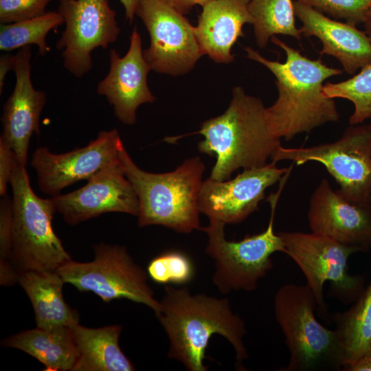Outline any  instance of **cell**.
<instances>
[{
	"label": "cell",
	"mask_w": 371,
	"mask_h": 371,
	"mask_svg": "<svg viewBox=\"0 0 371 371\" xmlns=\"http://www.w3.org/2000/svg\"><path fill=\"white\" fill-rule=\"evenodd\" d=\"M273 43L286 54L284 63L267 59L250 47L247 57L267 67L275 76L278 95L267 108L269 123L275 135L289 141L302 133H310L328 122H335L339 114L334 99L324 93V82L343 71L326 65L318 58L304 56L276 36Z\"/></svg>",
	"instance_id": "6da1fadb"
},
{
	"label": "cell",
	"mask_w": 371,
	"mask_h": 371,
	"mask_svg": "<svg viewBox=\"0 0 371 371\" xmlns=\"http://www.w3.org/2000/svg\"><path fill=\"white\" fill-rule=\"evenodd\" d=\"M156 315L169 339L168 357L189 371H207L205 352L211 337L218 334L232 346L239 363L249 357L244 344V320L232 311L227 298L192 294L188 288L166 286Z\"/></svg>",
	"instance_id": "7a4b0ae2"
},
{
	"label": "cell",
	"mask_w": 371,
	"mask_h": 371,
	"mask_svg": "<svg viewBox=\"0 0 371 371\" xmlns=\"http://www.w3.org/2000/svg\"><path fill=\"white\" fill-rule=\"evenodd\" d=\"M204 139L199 150L216 157L210 178L225 181L239 168L251 169L267 164L282 146L273 133L262 101L245 93L240 86L221 115L203 122L201 128L189 135Z\"/></svg>",
	"instance_id": "3957f363"
},
{
	"label": "cell",
	"mask_w": 371,
	"mask_h": 371,
	"mask_svg": "<svg viewBox=\"0 0 371 371\" xmlns=\"http://www.w3.org/2000/svg\"><path fill=\"white\" fill-rule=\"evenodd\" d=\"M119 161L138 198L139 227L161 225L180 233L200 229L199 196L205 165L199 157L188 158L165 173L139 168L124 147Z\"/></svg>",
	"instance_id": "277c9868"
},
{
	"label": "cell",
	"mask_w": 371,
	"mask_h": 371,
	"mask_svg": "<svg viewBox=\"0 0 371 371\" xmlns=\"http://www.w3.org/2000/svg\"><path fill=\"white\" fill-rule=\"evenodd\" d=\"M273 311L289 352L287 366L280 370H342L337 334L316 318V300L306 284L282 285L274 296Z\"/></svg>",
	"instance_id": "5b68a950"
},
{
	"label": "cell",
	"mask_w": 371,
	"mask_h": 371,
	"mask_svg": "<svg viewBox=\"0 0 371 371\" xmlns=\"http://www.w3.org/2000/svg\"><path fill=\"white\" fill-rule=\"evenodd\" d=\"M288 175L280 180V188L269 196L271 215L268 226L262 232L246 235L242 240H228L223 222L209 219L207 226L201 227L208 238L205 252L214 261L212 282L221 293L232 291H254L259 280L273 268L271 256L276 252L285 254L280 235L274 231L276 205Z\"/></svg>",
	"instance_id": "8992f818"
},
{
	"label": "cell",
	"mask_w": 371,
	"mask_h": 371,
	"mask_svg": "<svg viewBox=\"0 0 371 371\" xmlns=\"http://www.w3.org/2000/svg\"><path fill=\"white\" fill-rule=\"evenodd\" d=\"M12 190V258L18 274L24 271H56L71 260L52 227L56 212L52 199L36 194L25 166L16 164Z\"/></svg>",
	"instance_id": "52a82bcc"
},
{
	"label": "cell",
	"mask_w": 371,
	"mask_h": 371,
	"mask_svg": "<svg viewBox=\"0 0 371 371\" xmlns=\"http://www.w3.org/2000/svg\"><path fill=\"white\" fill-rule=\"evenodd\" d=\"M285 254L298 266L317 303V311L325 317L327 308L324 284L330 282L332 295L344 304L353 303L365 289L362 276L348 273L350 256L359 250L313 232H280Z\"/></svg>",
	"instance_id": "ba28073f"
},
{
	"label": "cell",
	"mask_w": 371,
	"mask_h": 371,
	"mask_svg": "<svg viewBox=\"0 0 371 371\" xmlns=\"http://www.w3.org/2000/svg\"><path fill=\"white\" fill-rule=\"evenodd\" d=\"M94 258L80 262L71 259L56 270L65 283L80 291L93 292L104 302L127 299L151 308L155 315L160 302L148 282V273L135 262L125 247L100 243L93 245Z\"/></svg>",
	"instance_id": "9c48e42d"
},
{
	"label": "cell",
	"mask_w": 371,
	"mask_h": 371,
	"mask_svg": "<svg viewBox=\"0 0 371 371\" xmlns=\"http://www.w3.org/2000/svg\"><path fill=\"white\" fill-rule=\"evenodd\" d=\"M291 160L296 165L322 164L348 199L369 205L371 194V123L350 125L337 141L308 147L280 146L271 159Z\"/></svg>",
	"instance_id": "30bf717a"
},
{
	"label": "cell",
	"mask_w": 371,
	"mask_h": 371,
	"mask_svg": "<svg viewBox=\"0 0 371 371\" xmlns=\"http://www.w3.org/2000/svg\"><path fill=\"white\" fill-rule=\"evenodd\" d=\"M135 15L149 33L150 45L143 54L151 70L183 75L203 56L194 26L166 1L139 0Z\"/></svg>",
	"instance_id": "8fae6325"
},
{
	"label": "cell",
	"mask_w": 371,
	"mask_h": 371,
	"mask_svg": "<svg viewBox=\"0 0 371 371\" xmlns=\"http://www.w3.org/2000/svg\"><path fill=\"white\" fill-rule=\"evenodd\" d=\"M58 12L65 28L56 47L62 52L64 67L82 78L93 67V51L117 41L120 29L115 12L108 0H58Z\"/></svg>",
	"instance_id": "7c38bea8"
},
{
	"label": "cell",
	"mask_w": 371,
	"mask_h": 371,
	"mask_svg": "<svg viewBox=\"0 0 371 371\" xmlns=\"http://www.w3.org/2000/svg\"><path fill=\"white\" fill-rule=\"evenodd\" d=\"M124 147L117 130L102 131L87 146L67 153L56 154L47 147H38L32 155L31 165L41 191L53 196L118 161Z\"/></svg>",
	"instance_id": "4fadbf2b"
},
{
	"label": "cell",
	"mask_w": 371,
	"mask_h": 371,
	"mask_svg": "<svg viewBox=\"0 0 371 371\" xmlns=\"http://www.w3.org/2000/svg\"><path fill=\"white\" fill-rule=\"evenodd\" d=\"M289 172V168H278L271 161L260 168L244 169L232 180L209 177L201 185L199 211L209 219L225 225L239 223L258 210L266 190Z\"/></svg>",
	"instance_id": "5bb4252c"
},
{
	"label": "cell",
	"mask_w": 371,
	"mask_h": 371,
	"mask_svg": "<svg viewBox=\"0 0 371 371\" xmlns=\"http://www.w3.org/2000/svg\"><path fill=\"white\" fill-rule=\"evenodd\" d=\"M82 188L52 196L56 211L71 225L109 212L138 216L139 201L120 161L102 169Z\"/></svg>",
	"instance_id": "9a60e30c"
},
{
	"label": "cell",
	"mask_w": 371,
	"mask_h": 371,
	"mask_svg": "<svg viewBox=\"0 0 371 371\" xmlns=\"http://www.w3.org/2000/svg\"><path fill=\"white\" fill-rule=\"evenodd\" d=\"M311 232L366 252L371 248V210L334 190L323 179L314 190L307 214Z\"/></svg>",
	"instance_id": "2e32d148"
},
{
	"label": "cell",
	"mask_w": 371,
	"mask_h": 371,
	"mask_svg": "<svg viewBox=\"0 0 371 371\" xmlns=\"http://www.w3.org/2000/svg\"><path fill=\"white\" fill-rule=\"evenodd\" d=\"M109 60V72L98 83L96 92L106 98L119 121L133 125L137 108L156 100L148 87L147 77L151 69L144 57L142 37L136 27L130 36L126 54L121 57L111 49Z\"/></svg>",
	"instance_id": "e0dca14e"
},
{
	"label": "cell",
	"mask_w": 371,
	"mask_h": 371,
	"mask_svg": "<svg viewBox=\"0 0 371 371\" xmlns=\"http://www.w3.org/2000/svg\"><path fill=\"white\" fill-rule=\"evenodd\" d=\"M30 46L20 48L13 56L12 69L16 83L3 104L0 140L14 151L19 163L26 166L30 142L39 134V120L46 102L44 91L35 89L31 79Z\"/></svg>",
	"instance_id": "ac0fdd59"
},
{
	"label": "cell",
	"mask_w": 371,
	"mask_h": 371,
	"mask_svg": "<svg viewBox=\"0 0 371 371\" xmlns=\"http://www.w3.org/2000/svg\"><path fill=\"white\" fill-rule=\"evenodd\" d=\"M295 16L302 22V35L316 36L322 43L320 54L336 58L348 74L371 64V41L365 31L348 23L333 20L299 0L293 2Z\"/></svg>",
	"instance_id": "d6986e66"
},
{
	"label": "cell",
	"mask_w": 371,
	"mask_h": 371,
	"mask_svg": "<svg viewBox=\"0 0 371 371\" xmlns=\"http://www.w3.org/2000/svg\"><path fill=\"white\" fill-rule=\"evenodd\" d=\"M250 0H212L202 6L196 36L203 55L217 63H232V48L243 36V27L254 23L249 12Z\"/></svg>",
	"instance_id": "ffe728a7"
},
{
	"label": "cell",
	"mask_w": 371,
	"mask_h": 371,
	"mask_svg": "<svg viewBox=\"0 0 371 371\" xmlns=\"http://www.w3.org/2000/svg\"><path fill=\"white\" fill-rule=\"evenodd\" d=\"M17 282L32 303L36 327H71L79 323L78 313L64 299L65 282L56 271H21Z\"/></svg>",
	"instance_id": "44dd1931"
},
{
	"label": "cell",
	"mask_w": 371,
	"mask_h": 371,
	"mask_svg": "<svg viewBox=\"0 0 371 371\" xmlns=\"http://www.w3.org/2000/svg\"><path fill=\"white\" fill-rule=\"evenodd\" d=\"M70 328L78 354L72 371L135 370L120 348V325L93 328L78 323Z\"/></svg>",
	"instance_id": "7402d4cb"
},
{
	"label": "cell",
	"mask_w": 371,
	"mask_h": 371,
	"mask_svg": "<svg viewBox=\"0 0 371 371\" xmlns=\"http://www.w3.org/2000/svg\"><path fill=\"white\" fill-rule=\"evenodd\" d=\"M2 345L32 356L46 371H72L78 357L71 328L67 326L23 330L4 339Z\"/></svg>",
	"instance_id": "603a6c76"
},
{
	"label": "cell",
	"mask_w": 371,
	"mask_h": 371,
	"mask_svg": "<svg viewBox=\"0 0 371 371\" xmlns=\"http://www.w3.org/2000/svg\"><path fill=\"white\" fill-rule=\"evenodd\" d=\"M331 320L343 350L344 368L371 346V282L349 309L333 313Z\"/></svg>",
	"instance_id": "cb8c5ba5"
},
{
	"label": "cell",
	"mask_w": 371,
	"mask_h": 371,
	"mask_svg": "<svg viewBox=\"0 0 371 371\" xmlns=\"http://www.w3.org/2000/svg\"><path fill=\"white\" fill-rule=\"evenodd\" d=\"M249 9L260 48H265L276 34L292 36L300 41L302 34L295 25L292 0H250Z\"/></svg>",
	"instance_id": "d4e9b609"
},
{
	"label": "cell",
	"mask_w": 371,
	"mask_h": 371,
	"mask_svg": "<svg viewBox=\"0 0 371 371\" xmlns=\"http://www.w3.org/2000/svg\"><path fill=\"white\" fill-rule=\"evenodd\" d=\"M63 23L64 19L58 11H49L32 19L1 24L0 49L10 52L36 45L39 54L45 55L49 51L46 42L47 35Z\"/></svg>",
	"instance_id": "484cf974"
},
{
	"label": "cell",
	"mask_w": 371,
	"mask_h": 371,
	"mask_svg": "<svg viewBox=\"0 0 371 371\" xmlns=\"http://www.w3.org/2000/svg\"><path fill=\"white\" fill-rule=\"evenodd\" d=\"M324 93L329 98H344L354 104L350 125L363 123L371 118V64L361 69L352 78L337 83L327 82Z\"/></svg>",
	"instance_id": "4316f807"
},
{
	"label": "cell",
	"mask_w": 371,
	"mask_h": 371,
	"mask_svg": "<svg viewBox=\"0 0 371 371\" xmlns=\"http://www.w3.org/2000/svg\"><path fill=\"white\" fill-rule=\"evenodd\" d=\"M146 272L156 283L183 284L193 280L195 267L186 254L168 251L153 258L147 266Z\"/></svg>",
	"instance_id": "83f0119b"
},
{
	"label": "cell",
	"mask_w": 371,
	"mask_h": 371,
	"mask_svg": "<svg viewBox=\"0 0 371 371\" xmlns=\"http://www.w3.org/2000/svg\"><path fill=\"white\" fill-rule=\"evenodd\" d=\"M0 202V282L3 286L17 282L18 273L12 258V200L5 194Z\"/></svg>",
	"instance_id": "f1b7e54d"
},
{
	"label": "cell",
	"mask_w": 371,
	"mask_h": 371,
	"mask_svg": "<svg viewBox=\"0 0 371 371\" xmlns=\"http://www.w3.org/2000/svg\"><path fill=\"white\" fill-rule=\"evenodd\" d=\"M336 19L357 26L363 23L371 9V0H299Z\"/></svg>",
	"instance_id": "f546056e"
},
{
	"label": "cell",
	"mask_w": 371,
	"mask_h": 371,
	"mask_svg": "<svg viewBox=\"0 0 371 371\" xmlns=\"http://www.w3.org/2000/svg\"><path fill=\"white\" fill-rule=\"evenodd\" d=\"M52 0H0L1 24L15 23L41 16Z\"/></svg>",
	"instance_id": "4dcf8cb0"
},
{
	"label": "cell",
	"mask_w": 371,
	"mask_h": 371,
	"mask_svg": "<svg viewBox=\"0 0 371 371\" xmlns=\"http://www.w3.org/2000/svg\"><path fill=\"white\" fill-rule=\"evenodd\" d=\"M14 151L5 142L0 140V195L6 194L8 186L18 163Z\"/></svg>",
	"instance_id": "1f68e13d"
},
{
	"label": "cell",
	"mask_w": 371,
	"mask_h": 371,
	"mask_svg": "<svg viewBox=\"0 0 371 371\" xmlns=\"http://www.w3.org/2000/svg\"><path fill=\"white\" fill-rule=\"evenodd\" d=\"M344 371H371V346L356 361L343 368Z\"/></svg>",
	"instance_id": "d6a6232c"
},
{
	"label": "cell",
	"mask_w": 371,
	"mask_h": 371,
	"mask_svg": "<svg viewBox=\"0 0 371 371\" xmlns=\"http://www.w3.org/2000/svg\"><path fill=\"white\" fill-rule=\"evenodd\" d=\"M181 14L185 15L196 5L203 6L212 0H164Z\"/></svg>",
	"instance_id": "836d02e7"
},
{
	"label": "cell",
	"mask_w": 371,
	"mask_h": 371,
	"mask_svg": "<svg viewBox=\"0 0 371 371\" xmlns=\"http://www.w3.org/2000/svg\"><path fill=\"white\" fill-rule=\"evenodd\" d=\"M13 56L3 54L0 58V92L1 93L4 85L5 77L8 71L12 69Z\"/></svg>",
	"instance_id": "e575fe53"
},
{
	"label": "cell",
	"mask_w": 371,
	"mask_h": 371,
	"mask_svg": "<svg viewBox=\"0 0 371 371\" xmlns=\"http://www.w3.org/2000/svg\"><path fill=\"white\" fill-rule=\"evenodd\" d=\"M122 4L126 20L129 23L133 21L137 6L139 0H120Z\"/></svg>",
	"instance_id": "d590c367"
},
{
	"label": "cell",
	"mask_w": 371,
	"mask_h": 371,
	"mask_svg": "<svg viewBox=\"0 0 371 371\" xmlns=\"http://www.w3.org/2000/svg\"><path fill=\"white\" fill-rule=\"evenodd\" d=\"M363 24L364 25L365 32L371 41V9L367 13Z\"/></svg>",
	"instance_id": "8d00e7d4"
},
{
	"label": "cell",
	"mask_w": 371,
	"mask_h": 371,
	"mask_svg": "<svg viewBox=\"0 0 371 371\" xmlns=\"http://www.w3.org/2000/svg\"><path fill=\"white\" fill-rule=\"evenodd\" d=\"M369 205H370V210H371V194H370V198H369Z\"/></svg>",
	"instance_id": "74e56055"
}]
</instances>
